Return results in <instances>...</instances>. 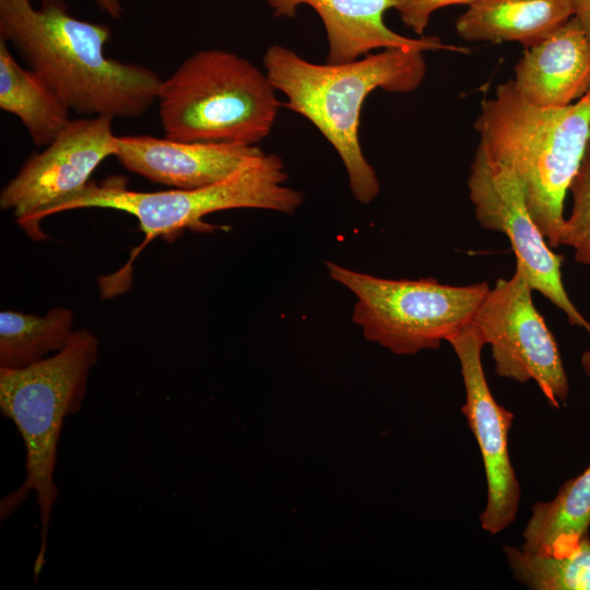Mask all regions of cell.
Returning <instances> with one entry per match:
<instances>
[{
	"label": "cell",
	"mask_w": 590,
	"mask_h": 590,
	"mask_svg": "<svg viewBox=\"0 0 590 590\" xmlns=\"http://www.w3.org/2000/svg\"><path fill=\"white\" fill-rule=\"evenodd\" d=\"M0 38L79 115L139 118L156 102L163 79L108 57L110 27L71 15L63 0H0Z\"/></svg>",
	"instance_id": "cell-1"
},
{
	"label": "cell",
	"mask_w": 590,
	"mask_h": 590,
	"mask_svg": "<svg viewBox=\"0 0 590 590\" xmlns=\"http://www.w3.org/2000/svg\"><path fill=\"white\" fill-rule=\"evenodd\" d=\"M423 50L386 48L345 63H314L294 50L270 46L264 56L266 73L285 95L290 110L309 120L340 155L353 197L371 202L380 191L373 166L358 139L361 111L376 88L409 93L423 82L427 66Z\"/></svg>",
	"instance_id": "cell-2"
},
{
	"label": "cell",
	"mask_w": 590,
	"mask_h": 590,
	"mask_svg": "<svg viewBox=\"0 0 590 590\" xmlns=\"http://www.w3.org/2000/svg\"><path fill=\"white\" fill-rule=\"evenodd\" d=\"M473 127L486 157L518 178L550 247H559L564 199L590 141V91L568 106L538 107L508 80L482 102Z\"/></svg>",
	"instance_id": "cell-3"
},
{
	"label": "cell",
	"mask_w": 590,
	"mask_h": 590,
	"mask_svg": "<svg viewBox=\"0 0 590 590\" xmlns=\"http://www.w3.org/2000/svg\"><path fill=\"white\" fill-rule=\"evenodd\" d=\"M98 346L93 332L79 329L54 355L23 368H0V410L15 425L26 453L24 482L2 498L0 516L8 518L35 493L40 526L35 579L45 564L50 517L58 498L54 473L60 433L64 420L82 405Z\"/></svg>",
	"instance_id": "cell-4"
},
{
	"label": "cell",
	"mask_w": 590,
	"mask_h": 590,
	"mask_svg": "<svg viewBox=\"0 0 590 590\" xmlns=\"http://www.w3.org/2000/svg\"><path fill=\"white\" fill-rule=\"evenodd\" d=\"M266 72L223 49H202L184 60L157 92L165 137L186 142L257 145L280 109Z\"/></svg>",
	"instance_id": "cell-5"
},
{
	"label": "cell",
	"mask_w": 590,
	"mask_h": 590,
	"mask_svg": "<svg viewBox=\"0 0 590 590\" xmlns=\"http://www.w3.org/2000/svg\"><path fill=\"white\" fill-rule=\"evenodd\" d=\"M287 173L278 154L262 153L228 177L200 188L155 192L133 191L126 180L110 177L101 184L90 181L81 191L58 204L51 215L76 209L103 208L133 215L145 243L162 237L173 241L184 231L212 232L203 217L223 210L263 209L295 213L303 193L285 186Z\"/></svg>",
	"instance_id": "cell-6"
},
{
	"label": "cell",
	"mask_w": 590,
	"mask_h": 590,
	"mask_svg": "<svg viewBox=\"0 0 590 590\" xmlns=\"http://www.w3.org/2000/svg\"><path fill=\"white\" fill-rule=\"evenodd\" d=\"M326 267L356 297L352 321L364 337L397 355L438 349L472 321L489 290L486 282L449 285L435 278H378L333 261Z\"/></svg>",
	"instance_id": "cell-7"
},
{
	"label": "cell",
	"mask_w": 590,
	"mask_h": 590,
	"mask_svg": "<svg viewBox=\"0 0 590 590\" xmlns=\"http://www.w3.org/2000/svg\"><path fill=\"white\" fill-rule=\"evenodd\" d=\"M519 268L498 279L476 309L473 322L489 344L497 376L523 384L533 380L548 404L566 403L569 382L556 340L532 300Z\"/></svg>",
	"instance_id": "cell-8"
},
{
	"label": "cell",
	"mask_w": 590,
	"mask_h": 590,
	"mask_svg": "<svg viewBox=\"0 0 590 590\" xmlns=\"http://www.w3.org/2000/svg\"><path fill=\"white\" fill-rule=\"evenodd\" d=\"M113 118L72 119L42 152L32 154L1 189L0 208L11 211L33 240L47 239L42 221L62 201L81 191L97 166L114 156Z\"/></svg>",
	"instance_id": "cell-9"
},
{
	"label": "cell",
	"mask_w": 590,
	"mask_h": 590,
	"mask_svg": "<svg viewBox=\"0 0 590 590\" xmlns=\"http://www.w3.org/2000/svg\"><path fill=\"white\" fill-rule=\"evenodd\" d=\"M469 199L480 225L503 233L516 256V267L533 291L566 316L569 324L590 335V322L569 298L562 280L563 256L554 252L533 221L518 178L492 163L477 146L468 177Z\"/></svg>",
	"instance_id": "cell-10"
},
{
	"label": "cell",
	"mask_w": 590,
	"mask_h": 590,
	"mask_svg": "<svg viewBox=\"0 0 590 590\" xmlns=\"http://www.w3.org/2000/svg\"><path fill=\"white\" fill-rule=\"evenodd\" d=\"M447 342L458 357L464 384L461 413L477 442L485 470L487 496L480 523L487 533L498 534L516 520L521 496L508 450L515 414L498 404L491 392L481 357L486 344L476 326L470 322Z\"/></svg>",
	"instance_id": "cell-11"
},
{
	"label": "cell",
	"mask_w": 590,
	"mask_h": 590,
	"mask_svg": "<svg viewBox=\"0 0 590 590\" xmlns=\"http://www.w3.org/2000/svg\"><path fill=\"white\" fill-rule=\"evenodd\" d=\"M114 157L129 172L173 189L217 182L263 151L257 145L186 142L150 134L117 135Z\"/></svg>",
	"instance_id": "cell-12"
},
{
	"label": "cell",
	"mask_w": 590,
	"mask_h": 590,
	"mask_svg": "<svg viewBox=\"0 0 590 590\" xmlns=\"http://www.w3.org/2000/svg\"><path fill=\"white\" fill-rule=\"evenodd\" d=\"M276 17H293L297 8L307 4L323 22L329 45L327 62L345 63L378 48H415L423 51L469 52L464 47L441 43L438 37L411 38L390 30L385 13L396 0H268Z\"/></svg>",
	"instance_id": "cell-13"
},
{
	"label": "cell",
	"mask_w": 590,
	"mask_h": 590,
	"mask_svg": "<svg viewBox=\"0 0 590 590\" xmlns=\"http://www.w3.org/2000/svg\"><path fill=\"white\" fill-rule=\"evenodd\" d=\"M518 94L538 107H564L590 91V38L573 16L515 66Z\"/></svg>",
	"instance_id": "cell-14"
},
{
	"label": "cell",
	"mask_w": 590,
	"mask_h": 590,
	"mask_svg": "<svg viewBox=\"0 0 590 590\" xmlns=\"http://www.w3.org/2000/svg\"><path fill=\"white\" fill-rule=\"evenodd\" d=\"M574 16L573 0H479L456 21L472 42H517L532 47Z\"/></svg>",
	"instance_id": "cell-15"
},
{
	"label": "cell",
	"mask_w": 590,
	"mask_h": 590,
	"mask_svg": "<svg viewBox=\"0 0 590 590\" xmlns=\"http://www.w3.org/2000/svg\"><path fill=\"white\" fill-rule=\"evenodd\" d=\"M0 108L16 118L32 142L47 146L70 123V108L35 71L22 67L0 38Z\"/></svg>",
	"instance_id": "cell-16"
},
{
	"label": "cell",
	"mask_w": 590,
	"mask_h": 590,
	"mask_svg": "<svg viewBox=\"0 0 590 590\" xmlns=\"http://www.w3.org/2000/svg\"><path fill=\"white\" fill-rule=\"evenodd\" d=\"M590 527V464L564 482L555 497L535 503L522 531L521 548L563 555L588 535Z\"/></svg>",
	"instance_id": "cell-17"
},
{
	"label": "cell",
	"mask_w": 590,
	"mask_h": 590,
	"mask_svg": "<svg viewBox=\"0 0 590 590\" xmlns=\"http://www.w3.org/2000/svg\"><path fill=\"white\" fill-rule=\"evenodd\" d=\"M73 312L54 307L44 316L0 311V368H23L62 350L73 337Z\"/></svg>",
	"instance_id": "cell-18"
},
{
	"label": "cell",
	"mask_w": 590,
	"mask_h": 590,
	"mask_svg": "<svg viewBox=\"0 0 590 590\" xmlns=\"http://www.w3.org/2000/svg\"><path fill=\"white\" fill-rule=\"evenodd\" d=\"M515 580L531 590H590V538L570 552L550 555L504 546Z\"/></svg>",
	"instance_id": "cell-19"
},
{
	"label": "cell",
	"mask_w": 590,
	"mask_h": 590,
	"mask_svg": "<svg viewBox=\"0 0 590 590\" xmlns=\"http://www.w3.org/2000/svg\"><path fill=\"white\" fill-rule=\"evenodd\" d=\"M569 191L573 208L569 217L565 219L558 243L574 249L577 262L590 267V141Z\"/></svg>",
	"instance_id": "cell-20"
},
{
	"label": "cell",
	"mask_w": 590,
	"mask_h": 590,
	"mask_svg": "<svg viewBox=\"0 0 590 590\" xmlns=\"http://www.w3.org/2000/svg\"><path fill=\"white\" fill-rule=\"evenodd\" d=\"M476 1L479 0H396L394 9L404 25L422 36L436 10L455 4L471 5Z\"/></svg>",
	"instance_id": "cell-21"
},
{
	"label": "cell",
	"mask_w": 590,
	"mask_h": 590,
	"mask_svg": "<svg viewBox=\"0 0 590 590\" xmlns=\"http://www.w3.org/2000/svg\"><path fill=\"white\" fill-rule=\"evenodd\" d=\"M574 16L590 38V0H573Z\"/></svg>",
	"instance_id": "cell-22"
},
{
	"label": "cell",
	"mask_w": 590,
	"mask_h": 590,
	"mask_svg": "<svg viewBox=\"0 0 590 590\" xmlns=\"http://www.w3.org/2000/svg\"><path fill=\"white\" fill-rule=\"evenodd\" d=\"M96 8L107 14L108 16L119 20L123 14V7L121 0H88Z\"/></svg>",
	"instance_id": "cell-23"
},
{
	"label": "cell",
	"mask_w": 590,
	"mask_h": 590,
	"mask_svg": "<svg viewBox=\"0 0 590 590\" xmlns=\"http://www.w3.org/2000/svg\"><path fill=\"white\" fill-rule=\"evenodd\" d=\"M580 364L586 375L590 378V350L582 353Z\"/></svg>",
	"instance_id": "cell-24"
}]
</instances>
